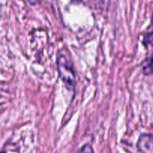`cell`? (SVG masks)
Segmentation results:
<instances>
[{"instance_id": "obj_5", "label": "cell", "mask_w": 153, "mask_h": 153, "mask_svg": "<svg viewBox=\"0 0 153 153\" xmlns=\"http://www.w3.org/2000/svg\"><path fill=\"white\" fill-rule=\"evenodd\" d=\"M28 1H29L30 3H31V4H37V3L39 1V0H28Z\"/></svg>"}, {"instance_id": "obj_6", "label": "cell", "mask_w": 153, "mask_h": 153, "mask_svg": "<svg viewBox=\"0 0 153 153\" xmlns=\"http://www.w3.org/2000/svg\"><path fill=\"white\" fill-rule=\"evenodd\" d=\"M151 25L153 27V12H152V17H151Z\"/></svg>"}, {"instance_id": "obj_3", "label": "cell", "mask_w": 153, "mask_h": 153, "mask_svg": "<svg viewBox=\"0 0 153 153\" xmlns=\"http://www.w3.org/2000/svg\"><path fill=\"white\" fill-rule=\"evenodd\" d=\"M143 73L145 75H149L153 73V55L149 58L148 62L143 68Z\"/></svg>"}, {"instance_id": "obj_2", "label": "cell", "mask_w": 153, "mask_h": 153, "mask_svg": "<svg viewBox=\"0 0 153 153\" xmlns=\"http://www.w3.org/2000/svg\"><path fill=\"white\" fill-rule=\"evenodd\" d=\"M137 147L143 153L153 152V135L150 134H142L137 140Z\"/></svg>"}, {"instance_id": "obj_1", "label": "cell", "mask_w": 153, "mask_h": 153, "mask_svg": "<svg viewBox=\"0 0 153 153\" xmlns=\"http://www.w3.org/2000/svg\"><path fill=\"white\" fill-rule=\"evenodd\" d=\"M59 77L69 91H74L76 86V76L71 63L64 55H59L57 58Z\"/></svg>"}, {"instance_id": "obj_4", "label": "cell", "mask_w": 153, "mask_h": 153, "mask_svg": "<svg viewBox=\"0 0 153 153\" xmlns=\"http://www.w3.org/2000/svg\"><path fill=\"white\" fill-rule=\"evenodd\" d=\"M78 153H94V151L92 146L88 144V143H87V144L84 145V146L79 149Z\"/></svg>"}]
</instances>
